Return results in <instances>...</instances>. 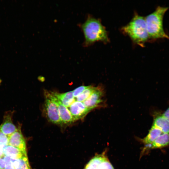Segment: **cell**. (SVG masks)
Wrapping results in <instances>:
<instances>
[{
  "instance_id": "obj_1",
  "label": "cell",
  "mask_w": 169,
  "mask_h": 169,
  "mask_svg": "<svg viewBox=\"0 0 169 169\" xmlns=\"http://www.w3.org/2000/svg\"><path fill=\"white\" fill-rule=\"evenodd\" d=\"M79 26L84 33V41L83 45L84 46L97 41H108L107 32L100 20L88 15L85 21Z\"/></svg>"
},
{
  "instance_id": "obj_2",
  "label": "cell",
  "mask_w": 169,
  "mask_h": 169,
  "mask_svg": "<svg viewBox=\"0 0 169 169\" xmlns=\"http://www.w3.org/2000/svg\"><path fill=\"white\" fill-rule=\"evenodd\" d=\"M168 9L167 7L159 6L154 12L145 18L149 38H169L164 30L163 24V17Z\"/></svg>"
},
{
  "instance_id": "obj_3",
  "label": "cell",
  "mask_w": 169,
  "mask_h": 169,
  "mask_svg": "<svg viewBox=\"0 0 169 169\" xmlns=\"http://www.w3.org/2000/svg\"><path fill=\"white\" fill-rule=\"evenodd\" d=\"M122 29L134 42L140 46H143L149 38L145 18L137 14Z\"/></svg>"
},
{
  "instance_id": "obj_4",
  "label": "cell",
  "mask_w": 169,
  "mask_h": 169,
  "mask_svg": "<svg viewBox=\"0 0 169 169\" xmlns=\"http://www.w3.org/2000/svg\"><path fill=\"white\" fill-rule=\"evenodd\" d=\"M45 96L44 110L47 118L53 123L62 124L57 105L51 92H45Z\"/></svg>"
},
{
  "instance_id": "obj_5",
  "label": "cell",
  "mask_w": 169,
  "mask_h": 169,
  "mask_svg": "<svg viewBox=\"0 0 169 169\" xmlns=\"http://www.w3.org/2000/svg\"><path fill=\"white\" fill-rule=\"evenodd\" d=\"M14 112V110L6 111L3 116V122L0 125V130L8 137L17 129V127L13 122V116Z\"/></svg>"
},
{
  "instance_id": "obj_6",
  "label": "cell",
  "mask_w": 169,
  "mask_h": 169,
  "mask_svg": "<svg viewBox=\"0 0 169 169\" xmlns=\"http://www.w3.org/2000/svg\"><path fill=\"white\" fill-rule=\"evenodd\" d=\"M21 126L18 123L16 131L8 137V144L27 152L26 142L21 131Z\"/></svg>"
},
{
  "instance_id": "obj_7",
  "label": "cell",
  "mask_w": 169,
  "mask_h": 169,
  "mask_svg": "<svg viewBox=\"0 0 169 169\" xmlns=\"http://www.w3.org/2000/svg\"><path fill=\"white\" fill-rule=\"evenodd\" d=\"M103 92L100 87H97L89 97L83 102L86 107L90 111L100 106L103 101Z\"/></svg>"
},
{
  "instance_id": "obj_8",
  "label": "cell",
  "mask_w": 169,
  "mask_h": 169,
  "mask_svg": "<svg viewBox=\"0 0 169 169\" xmlns=\"http://www.w3.org/2000/svg\"><path fill=\"white\" fill-rule=\"evenodd\" d=\"M68 108L74 121L83 118L90 111L83 102L76 100Z\"/></svg>"
},
{
  "instance_id": "obj_9",
  "label": "cell",
  "mask_w": 169,
  "mask_h": 169,
  "mask_svg": "<svg viewBox=\"0 0 169 169\" xmlns=\"http://www.w3.org/2000/svg\"><path fill=\"white\" fill-rule=\"evenodd\" d=\"M56 103L59 114L62 124H70L74 121L68 108L63 105L52 93Z\"/></svg>"
},
{
  "instance_id": "obj_10",
  "label": "cell",
  "mask_w": 169,
  "mask_h": 169,
  "mask_svg": "<svg viewBox=\"0 0 169 169\" xmlns=\"http://www.w3.org/2000/svg\"><path fill=\"white\" fill-rule=\"evenodd\" d=\"M152 125L160 129L163 133L169 134V120L162 114L154 115Z\"/></svg>"
},
{
  "instance_id": "obj_11",
  "label": "cell",
  "mask_w": 169,
  "mask_h": 169,
  "mask_svg": "<svg viewBox=\"0 0 169 169\" xmlns=\"http://www.w3.org/2000/svg\"><path fill=\"white\" fill-rule=\"evenodd\" d=\"M3 153L4 156L14 160L27 156V152H24L8 144L4 147Z\"/></svg>"
},
{
  "instance_id": "obj_12",
  "label": "cell",
  "mask_w": 169,
  "mask_h": 169,
  "mask_svg": "<svg viewBox=\"0 0 169 169\" xmlns=\"http://www.w3.org/2000/svg\"><path fill=\"white\" fill-rule=\"evenodd\" d=\"M169 146V134L163 133L151 144L146 146L147 149L161 148Z\"/></svg>"
},
{
  "instance_id": "obj_13",
  "label": "cell",
  "mask_w": 169,
  "mask_h": 169,
  "mask_svg": "<svg viewBox=\"0 0 169 169\" xmlns=\"http://www.w3.org/2000/svg\"><path fill=\"white\" fill-rule=\"evenodd\" d=\"M51 93L61 104L67 108L75 101L72 91L61 93L53 92Z\"/></svg>"
},
{
  "instance_id": "obj_14",
  "label": "cell",
  "mask_w": 169,
  "mask_h": 169,
  "mask_svg": "<svg viewBox=\"0 0 169 169\" xmlns=\"http://www.w3.org/2000/svg\"><path fill=\"white\" fill-rule=\"evenodd\" d=\"M162 133L160 129L152 125L147 135L143 139L142 141L146 146H148L151 144Z\"/></svg>"
},
{
  "instance_id": "obj_15",
  "label": "cell",
  "mask_w": 169,
  "mask_h": 169,
  "mask_svg": "<svg viewBox=\"0 0 169 169\" xmlns=\"http://www.w3.org/2000/svg\"><path fill=\"white\" fill-rule=\"evenodd\" d=\"M12 163L15 169H31L27 156L18 159H12Z\"/></svg>"
},
{
  "instance_id": "obj_16",
  "label": "cell",
  "mask_w": 169,
  "mask_h": 169,
  "mask_svg": "<svg viewBox=\"0 0 169 169\" xmlns=\"http://www.w3.org/2000/svg\"><path fill=\"white\" fill-rule=\"evenodd\" d=\"M96 87L89 85L78 96L75 98V100L83 102L91 95L96 89Z\"/></svg>"
},
{
  "instance_id": "obj_17",
  "label": "cell",
  "mask_w": 169,
  "mask_h": 169,
  "mask_svg": "<svg viewBox=\"0 0 169 169\" xmlns=\"http://www.w3.org/2000/svg\"><path fill=\"white\" fill-rule=\"evenodd\" d=\"M104 155L102 154L95 156L89 161L84 169H98V165Z\"/></svg>"
},
{
  "instance_id": "obj_18",
  "label": "cell",
  "mask_w": 169,
  "mask_h": 169,
  "mask_svg": "<svg viewBox=\"0 0 169 169\" xmlns=\"http://www.w3.org/2000/svg\"><path fill=\"white\" fill-rule=\"evenodd\" d=\"M98 169H114L105 155L98 166Z\"/></svg>"
},
{
  "instance_id": "obj_19",
  "label": "cell",
  "mask_w": 169,
  "mask_h": 169,
  "mask_svg": "<svg viewBox=\"0 0 169 169\" xmlns=\"http://www.w3.org/2000/svg\"><path fill=\"white\" fill-rule=\"evenodd\" d=\"M8 137L0 130V147H4L8 144Z\"/></svg>"
},
{
  "instance_id": "obj_20",
  "label": "cell",
  "mask_w": 169,
  "mask_h": 169,
  "mask_svg": "<svg viewBox=\"0 0 169 169\" xmlns=\"http://www.w3.org/2000/svg\"><path fill=\"white\" fill-rule=\"evenodd\" d=\"M88 86L82 85L77 87L72 91L73 95L75 99Z\"/></svg>"
},
{
  "instance_id": "obj_21",
  "label": "cell",
  "mask_w": 169,
  "mask_h": 169,
  "mask_svg": "<svg viewBox=\"0 0 169 169\" xmlns=\"http://www.w3.org/2000/svg\"><path fill=\"white\" fill-rule=\"evenodd\" d=\"M3 156L0 157V169H4L6 165Z\"/></svg>"
},
{
  "instance_id": "obj_22",
  "label": "cell",
  "mask_w": 169,
  "mask_h": 169,
  "mask_svg": "<svg viewBox=\"0 0 169 169\" xmlns=\"http://www.w3.org/2000/svg\"><path fill=\"white\" fill-rule=\"evenodd\" d=\"M12 159L6 162V165L4 169H15L12 163Z\"/></svg>"
},
{
  "instance_id": "obj_23",
  "label": "cell",
  "mask_w": 169,
  "mask_h": 169,
  "mask_svg": "<svg viewBox=\"0 0 169 169\" xmlns=\"http://www.w3.org/2000/svg\"><path fill=\"white\" fill-rule=\"evenodd\" d=\"M162 114L169 120V106L168 108Z\"/></svg>"
},
{
  "instance_id": "obj_24",
  "label": "cell",
  "mask_w": 169,
  "mask_h": 169,
  "mask_svg": "<svg viewBox=\"0 0 169 169\" xmlns=\"http://www.w3.org/2000/svg\"><path fill=\"white\" fill-rule=\"evenodd\" d=\"M4 147H0V157L4 156L3 153V148Z\"/></svg>"
}]
</instances>
